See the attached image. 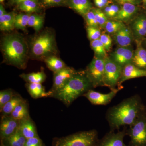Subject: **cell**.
<instances>
[{
	"label": "cell",
	"instance_id": "cell-1",
	"mask_svg": "<svg viewBox=\"0 0 146 146\" xmlns=\"http://www.w3.org/2000/svg\"><path fill=\"white\" fill-rule=\"evenodd\" d=\"M144 112L141 98L135 95L109 108L106 117L110 131H115L121 127L130 125Z\"/></svg>",
	"mask_w": 146,
	"mask_h": 146
},
{
	"label": "cell",
	"instance_id": "cell-2",
	"mask_svg": "<svg viewBox=\"0 0 146 146\" xmlns=\"http://www.w3.org/2000/svg\"><path fill=\"white\" fill-rule=\"evenodd\" d=\"M1 46L6 63L20 69L26 68L29 47L23 36L7 35L3 38Z\"/></svg>",
	"mask_w": 146,
	"mask_h": 146
},
{
	"label": "cell",
	"instance_id": "cell-3",
	"mask_svg": "<svg viewBox=\"0 0 146 146\" xmlns=\"http://www.w3.org/2000/svg\"><path fill=\"white\" fill-rule=\"evenodd\" d=\"M93 85L85 72H76L65 85L53 93L51 96L69 106L79 97L83 96Z\"/></svg>",
	"mask_w": 146,
	"mask_h": 146
},
{
	"label": "cell",
	"instance_id": "cell-4",
	"mask_svg": "<svg viewBox=\"0 0 146 146\" xmlns=\"http://www.w3.org/2000/svg\"><path fill=\"white\" fill-rule=\"evenodd\" d=\"M58 52L55 35L54 31L46 29L35 36L29 46L30 56L34 59L45 60Z\"/></svg>",
	"mask_w": 146,
	"mask_h": 146
},
{
	"label": "cell",
	"instance_id": "cell-5",
	"mask_svg": "<svg viewBox=\"0 0 146 146\" xmlns=\"http://www.w3.org/2000/svg\"><path fill=\"white\" fill-rule=\"evenodd\" d=\"M98 141L96 130L80 131L59 138L55 146H96Z\"/></svg>",
	"mask_w": 146,
	"mask_h": 146
},
{
	"label": "cell",
	"instance_id": "cell-6",
	"mask_svg": "<svg viewBox=\"0 0 146 146\" xmlns=\"http://www.w3.org/2000/svg\"><path fill=\"white\" fill-rule=\"evenodd\" d=\"M130 141L128 146H146V113L144 112L127 130Z\"/></svg>",
	"mask_w": 146,
	"mask_h": 146
},
{
	"label": "cell",
	"instance_id": "cell-7",
	"mask_svg": "<svg viewBox=\"0 0 146 146\" xmlns=\"http://www.w3.org/2000/svg\"><path fill=\"white\" fill-rule=\"evenodd\" d=\"M104 86L111 90L116 89L121 77L123 67L112 60L110 57L104 58Z\"/></svg>",
	"mask_w": 146,
	"mask_h": 146
},
{
	"label": "cell",
	"instance_id": "cell-8",
	"mask_svg": "<svg viewBox=\"0 0 146 146\" xmlns=\"http://www.w3.org/2000/svg\"><path fill=\"white\" fill-rule=\"evenodd\" d=\"M104 58L95 57L86 69V75L91 81L94 88L104 86Z\"/></svg>",
	"mask_w": 146,
	"mask_h": 146
},
{
	"label": "cell",
	"instance_id": "cell-9",
	"mask_svg": "<svg viewBox=\"0 0 146 146\" xmlns=\"http://www.w3.org/2000/svg\"><path fill=\"white\" fill-rule=\"evenodd\" d=\"M119 88L111 90L108 94H102L100 92L90 89L83 96L95 105H106L110 103L119 91Z\"/></svg>",
	"mask_w": 146,
	"mask_h": 146
},
{
	"label": "cell",
	"instance_id": "cell-10",
	"mask_svg": "<svg viewBox=\"0 0 146 146\" xmlns=\"http://www.w3.org/2000/svg\"><path fill=\"white\" fill-rule=\"evenodd\" d=\"M127 130L124 129L117 133L110 131L98 140L96 146H128L124 143V138L127 135Z\"/></svg>",
	"mask_w": 146,
	"mask_h": 146
},
{
	"label": "cell",
	"instance_id": "cell-11",
	"mask_svg": "<svg viewBox=\"0 0 146 146\" xmlns=\"http://www.w3.org/2000/svg\"><path fill=\"white\" fill-rule=\"evenodd\" d=\"M76 72L72 68L66 67L54 73L52 88L50 91H49L50 96H51L53 93L63 87Z\"/></svg>",
	"mask_w": 146,
	"mask_h": 146
},
{
	"label": "cell",
	"instance_id": "cell-12",
	"mask_svg": "<svg viewBox=\"0 0 146 146\" xmlns=\"http://www.w3.org/2000/svg\"><path fill=\"white\" fill-rule=\"evenodd\" d=\"M134 54L133 50L128 47H119L114 51L110 58L122 67L131 63Z\"/></svg>",
	"mask_w": 146,
	"mask_h": 146
},
{
	"label": "cell",
	"instance_id": "cell-13",
	"mask_svg": "<svg viewBox=\"0 0 146 146\" xmlns=\"http://www.w3.org/2000/svg\"><path fill=\"white\" fill-rule=\"evenodd\" d=\"M20 121L15 119L11 116L3 117L0 125L1 136L5 139L14 133L19 127Z\"/></svg>",
	"mask_w": 146,
	"mask_h": 146
},
{
	"label": "cell",
	"instance_id": "cell-14",
	"mask_svg": "<svg viewBox=\"0 0 146 146\" xmlns=\"http://www.w3.org/2000/svg\"><path fill=\"white\" fill-rule=\"evenodd\" d=\"M146 77V70L136 67L130 63L123 67L122 74L119 85L128 80Z\"/></svg>",
	"mask_w": 146,
	"mask_h": 146
},
{
	"label": "cell",
	"instance_id": "cell-15",
	"mask_svg": "<svg viewBox=\"0 0 146 146\" xmlns=\"http://www.w3.org/2000/svg\"><path fill=\"white\" fill-rule=\"evenodd\" d=\"M114 38L119 47H129L133 39L132 31L125 26L115 34Z\"/></svg>",
	"mask_w": 146,
	"mask_h": 146
},
{
	"label": "cell",
	"instance_id": "cell-16",
	"mask_svg": "<svg viewBox=\"0 0 146 146\" xmlns=\"http://www.w3.org/2000/svg\"><path fill=\"white\" fill-rule=\"evenodd\" d=\"M18 129L27 139L38 136L36 127L29 116L20 121Z\"/></svg>",
	"mask_w": 146,
	"mask_h": 146
},
{
	"label": "cell",
	"instance_id": "cell-17",
	"mask_svg": "<svg viewBox=\"0 0 146 146\" xmlns=\"http://www.w3.org/2000/svg\"><path fill=\"white\" fill-rule=\"evenodd\" d=\"M138 10V8L136 5L131 3L124 4L120 9L117 15L113 20L122 22H127L132 18Z\"/></svg>",
	"mask_w": 146,
	"mask_h": 146
},
{
	"label": "cell",
	"instance_id": "cell-18",
	"mask_svg": "<svg viewBox=\"0 0 146 146\" xmlns=\"http://www.w3.org/2000/svg\"><path fill=\"white\" fill-rule=\"evenodd\" d=\"M68 5L83 16L92 9L90 0H68Z\"/></svg>",
	"mask_w": 146,
	"mask_h": 146
},
{
	"label": "cell",
	"instance_id": "cell-19",
	"mask_svg": "<svg viewBox=\"0 0 146 146\" xmlns=\"http://www.w3.org/2000/svg\"><path fill=\"white\" fill-rule=\"evenodd\" d=\"M132 32L136 37L141 38L146 35V18L141 15L134 20L132 24Z\"/></svg>",
	"mask_w": 146,
	"mask_h": 146
},
{
	"label": "cell",
	"instance_id": "cell-20",
	"mask_svg": "<svg viewBox=\"0 0 146 146\" xmlns=\"http://www.w3.org/2000/svg\"><path fill=\"white\" fill-rule=\"evenodd\" d=\"M27 89L30 96L34 99L50 96L49 92H46L44 87L41 83L26 84Z\"/></svg>",
	"mask_w": 146,
	"mask_h": 146
},
{
	"label": "cell",
	"instance_id": "cell-21",
	"mask_svg": "<svg viewBox=\"0 0 146 146\" xmlns=\"http://www.w3.org/2000/svg\"><path fill=\"white\" fill-rule=\"evenodd\" d=\"M17 5L18 9L28 13H36L41 9V5L37 0H26Z\"/></svg>",
	"mask_w": 146,
	"mask_h": 146
},
{
	"label": "cell",
	"instance_id": "cell-22",
	"mask_svg": "<svg viewBox=\"0 0 146 146\" xmlns=\"http://www.w3.org/2000/svg\"><path fill=\"white\" fill-rule=\"evenodd\" d=\"M16 15L13 12L7 13L0 16V29L3 31H9L14 27L15 17Z\"/></svg>",
	"mask_w": 146,
	"mask_h": 146
},
{
	"label": "cell",
	"instance_id": "cell-23",
	"mask_svg": "<svg viewBox=\"0 0 146 146\" xmlns=\"http://www.w3.org/2000/svg\"><path fill=\"white\" fill-rule=\"evenodd\" d=\"M131 63L138 68L146 70V50L138 46L134 53Z\"/></svg>",
	"mask_w": 146,
	"mask_h": 146
},
{
	"label": "cell",
	"instance_id": "cell-24",
	"mask_svg": "<svg viewBox=\"0 0 146 146\" xmlns=\"http://www.w3.org/2000/svg\"><path fill=\"white\" fill-rule=\"evenodd\" d=\"M47 67L54 72H56L67 67L65 63L56 56H51L44 60Z\"/></svg>",
	"mask_w": 146,
	"mask_h": 146
},
{
	"label": "cell",
	"instance_id": "cell-25",
	"mask_svg": "<svg viewBox=\"0 0 146 146\" xmlns=\"http://www.w3.org/2000/svg\"><path fill=\"white\" fill-rule=\"evenodd\" d=\"M4 139L9 146H24L27 140L18 128L14 133Z\"/></svg>",
	"mask_w": 146,
	"mask_h": 146
},
{
	"label": "cell",
	"instance_id": "cell-26",
	"mask_svg": "<svg viewBox=\"0 0 146 146\" xmlns=\"http://www.w3.org/2000/svg\"><path fill=\"white\" fill-rule=\"evenodd\" d=\"M21 78L23 79L27 83H43L46 80V74L44 72L31 73L29 74H23L20 75Z\"/></svg>",
	"mask_w": 146,
	"mask_h": 146
},
{
	"label": "cell",
	"instance_id": "cell-27",
	"mask_svg": "<svg viewBox=\"0 0 146 146\" xmlns=\"http://www.w3.org/2000/svg\"><path fill=\"white\" fill-rule=\"evenodd\" d=\"M10 116L19 121L29 117L27 106L24 101L15 108Z\"/></svg>",
	"mask_w": 146,
	"mask_h": 146
},
{
	"label": "cell",
	"instance_id": "cell-28",
	"mask_svg": "<svg viewBox=\"0 0 146 146\" xmlns=\"http://www.w3.org/2000/svg\"><path fill=\"white\" fill-rule=\"evenodd\" d=\"M23 101V100L21 97L14 96L9 102L1 108V112L4 116H9L15 108Z\"/></svg>",
	"mask_w": 146,
	"mask_h": 146
},
{
	"label": "cell",
	"instance_id": "cell-29",
	"mask_svg": "<svg viewBox=\"0 0 146 146\" xmlns=\"http://www.w3.org/2000/svg\"><path fill=\"white\" fill-rule=\"evenodd\" d=\"M44 22V16L40 14H31L29 18L28 26L32 27L36 32H39L43 27Z\"/></svg>",
	"mask_w": 146,
	"mask_h": 146
},
{
	"label": "cell",
	"instance_id": "cell-30",
	"mask_svg": "<svg viewBox=\"0 0 146 146\" xmlns=\"http://www.w3.org/2000/svg\"><path fill=\"white\" fill-rule=\"evenodd\" d=\"M91 48L94 51L96 57L105 58L107 57L106 51L100 39L91 41Z\"/></svg>",
	"mask_w": 146,
	"mask_h": 146
},
{
	"label": "cell",
	"instance_id": "cell-31",
	"mask_svg": "<svg viewBox=\"0 0 146 146\" xmlns=\"http://www.w3.org/2000/svg\"><path fill=\"white\" fill-rule=\"evenodd\" d=\"M30 15V13H20L16 15L14 27L18 29H25L27 26H28L29 18Z\"/></svg>",
	"mask_w": 146,
	"mask_h": 146
},
{
	"label": "cell",
	"instance_id": "cell-32",
	"mask_svg": "<svg viewBox=\"0 0 146 146\" xmlns=\"http://www.w3.org/2000/svg\"><path fill=\"white\" fill-rule=\"evenodd\" d=\"M125 26L123 23L121 21H108L105 26L104 29L108 33L115 34Z\"/></svg>",
	"mask_w": 146,
	"mask_h": 146
},
{
	"label": "cell",
	"instance_id": "cell-33",
	"mask_svg": "<svg viewBox=\"0 0 146 146\" xmlns=\"http://www.w3.org/2000/svg\"><path fill=\"white\" fill-rule=\"evenodd\" d=\"M41 6L44 7L68 5V0H39Z\"/></svg>",
	"mask_w": 146,
	"mask_h": 146
},
{
	"label": "cell",
	"instance_id": "cell-34",
	"mask_svg": "<svg viewBox=\"0 0 146 146\" xmlns=\"http://www.w3.org/2000/svg\"><path fill=\"white\" fill-rule=\"evenodd\" d=\"M99 26L104 28L105 26L108 21L104 12L99 8L93 9Z\"/></svg>",
	"mask_w": 146,
	"mask_h": 146
},
{
	"label": "cell",
	"instance_id": "cell-35",
	"mask_svg": "<svg viewBox=\"0 0 146 146\" xmlns=\"http://www.w3.org/2000/svg\"><path fill=\"white\" fill-rule=\"evenodd\" d=\"M119 10V6L116 4H112L106 7L104 12L108 19H113L117 16Z\"/></svg>",
	"mask_w": 146,
	"mask_h": 146
},
{
	"label": "cell",
	"instance_id": "cell-36",
	"mask_svg": "<svg viewBox=\"0 0 146 146\" xmlns=\"http://www.w3.org/2000/svg\"><path fill=\"white\" fill-rule=\"evenodd\" d=\"M14 96L11 90H5L0 92V108L9 102Z\"/></svg>",
	"mask_w": 146,
	"mask_h": 146
},
{
	"label": "cell",
	"instance_id": "cell-37",
	"mask_svg": "<svg viewBox=\"0 0 146 146\" xmlns=\"http://www.w3.org/2000/svg\"><path fill=\"white\" fill-rule=\"evenodd\" d=\"M83 16L86 20V23L88 27L98 28L99 26L97 22L93 9L89 11L88 13H86Z\"/></svg>",
	"mask_w": 146,
	"mask_h": 146
},
{
	"label": "cell",
	"instance_id": "cell-38",
	"mask_svg": "<svg viewBox=\"0 0 146 146\" xmlns=\"http://www.w3.org/2000/svg\"><path fill=\"white\" fill-rule=\"evenodd\" d=\"M87 35L90 41L100 39L101 35V32L98 28L87 27L86 28Z\"/></svg>",
	"mask_w": 146,
	"mask_h": 146
},
{
	"label": "cell",
	"instance_id": "cell-39",
	"mask_svg": "<svg viewBox=\"0 0 146 146\" xmlns=\"http://www.w3.org/2000/svg\"><path fill=\"white\" fill-rule=\"evenodd\" d=\"M100 39L104 46L106 51H109L112 46V39L110 36L109 35L103 33L102 34Z\"/></svg>",
	"mask_w": 146,
	"mask_h": 146
},
{
	"label": "cell",
	"instance_id": "cell-40",
	"mask_svg": "<svg viewBox=\"0 0 146 146\" xmlns=\"http://www.w3.org/2000/svg\"><path fill=\"white\" fill-rule=\"evenodd\" d=\"M42 141L38 136L27 139L24 146H42Z\"/></svg>",
	"mask_w": 146,
	"mask_h": 146
},
{
	"label": "cell",
	"instance_id": "cell-41",
	"mask_svg": "<svg viewBox=\"0 0 146 146\" xmlns=\"http://www.w3.org/2000/svg\"><path fill=\"white\" fill-rule=\"evenodd\" d=\"M94 1L96 6L99 9L105 8L111 3L109 0H94Z\"/></svg>",
	"mask_w": 146,
	"mask_h": 146
},
{
	"label": "cell",
	"instance_id": "cell-42",
	"mask_svg": "<svg viewBox=\"0 0 146 146\" xmlns=\"http://www.w3.org/2000/svg\"><path fill=\"white\" fill-rule=\"evenodd\" d=\"M119 4L123 5L125 3H131L134 5H137L141 3V0H114Z\"/></svg>",
	"mask_w": 146,
	"mask_h": 146
},
{
	"label": "cell",
	"instance_id": "cell-43",
	"mask_svg": "<svg viewBox=\"0 0 146 146\" xmlns=\"http://www.w3.org/2000/svg\"><path fill=\"white\" fill-rule=\"evenodd\" d=\"M7 13L2 5H0V16H3Z\"/></svg>",
	"mask_w": 146,
	"mask_h": 146
},
{
	"label": "cell",
	"instance_id": "cell-44",
	"mask_svg": "<svg viewBox=\"0 0 146 146\" xmlns=\"http://www.w3.org/2000/svg\"><path fill=\"white\" fill-rule=\"evenodd\" d=\"M26 1V0H18V1H16V2L15 3V4H16V5H18V4L22 2L23 1ZM37 1H39V0H37Z\"/></svg>",
	"mask_w": 146,
	"mask_h": 146
},
{
	"label": "cell",
	"instance_id": "cell-45",
	"mask_svg": "<svg viewBox=\"0 0 146 146\" xmlns=\"http://www.w3.org/2000/svg\"><path fill=\"white\" fill-rule=\"evenodd\" d=\"M18 0H10L11 3L12 4H15Z\"/></svg>",
	"mask_w": 146,
	"mask_h": 146
},
{
	"label": "cell",
	"instance_id": "cell-46",
	"mask_svg": "<svg viewBox=\"0 0 146 146\" xmlns=\"http://www.w3.org/2000/svg\"><path fill=\"white\" fill-rule=\"evenodd\" d=\"M142 1L145 4H146V0H142Z\"/></svg>",
	"mask_w": 146,
	"mask_h": 146
},
{
	"label": "cell",
	"instance_id": "cell-47",
	"mask_svg": "<svg viewBox=\"0 0 146 146\" xmlns=\"http://www.w3.org/2000/svg\"><path fill=\"white\" fill-rule=\"evenodd\" d=\"M4 1V0H0V2H1V3H2Z\"/></svg>",
	"mask_w": 146,
	"mask_h": 146
}]
</instances>
